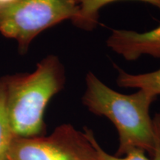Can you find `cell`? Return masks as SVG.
I'll list each match as a JSON object with an SVG mask.
<instances>
[{
	"mask_svg": "<svg viewBox=\"0 0 160 160\" xmlns=\"http://www.w3.org/2000/svg\"><path fill=\"white\" fill-rule=\"evenodd\" d=\"M85 86L83 105L93 114L108 119L118 132L119 147L114 156L122 157L139 149L153 157L155 133L150 108L157 97L142 90L123 94L106 85L91 71L86 74Z\"/></svg>",
	"mask_w": 160,
	"mask_h": 160,
	"instance_id": "cell-1",
	"label": "cell"
},
{
	"mask_svg": "<svg viewBox=\"0 0 160 160\" xmlns=\"http://www.w3.org/2000/svg\"><path fill=\"white\" fill-rule=\"evenodd\" d=\"M1 79L5 85L8 117L15 137L46 135L45 108L66 82L65 69L59 58L49 55L37 63L32 73L7 75Z\"/></svg>",
	"mask_w": 160,
	"mask_h": 160,
	"instance_id": "cell-2",
	"label": "cell"
},
{
	"mask_svg": "<svg viewBox=\"0 0 160 160\" xmlns=\"http://www.w3.org/2000/svg\"><path fill=\"white\" fill-rule=\"evenodd\" d=\"M79 0H17L0 8V33L14 39L20 53L28 51L39 33L77 17Z\"/></svg>",
	"mask_w": 160,
	"mask_h": 160,
	"instance_id": "cell-3",
	"label": "cell"
},
{
	"mask_svg": "<svg viewBox=\"0 0 160 160\" xmlns=\"http://www.w3.org/2000/svg\"><path fill=\"white\" fill-rule=\"evenodd\" d=\"M5 160H99L85 131L71 124L56 128L48 136L14 137Z\"/></svg>",
	"mask_w": 160,
	"mask_h": 160,
	"instance_id": "cell-4",
	"label": "cell"
},
{
	"mask_svg": "<svg viewBox=\"0 0 160 160\" xmlns=\"http://www.w3.org/2000/svg\"><path fill=\"white\" fill-rule=\"evenodd\" d=\"M107 45L124 59L133 61L142 55L160 59V25L151 31L139 33L128 30H112Z\"/></svg>",
	"mask_w": 160,
	"mask_h": 160,
	"instance_id": "cell-5",
	"label": "cell"
},
{
	"mask_svg": "<svg viewBox=\"0 0 160 160\" xmlns=\"http://www.w3.org/2000/svg\"><path fill=\"white\" fill-rule=\"evenodd\" d=\"M119 0H79V11L72 23L77 28L91 31L99 23V11L102 8ZM152 5L160 9V0H137Z\"/></svg>",
	"mask_w": 160,
	"mask_h": 160,
	"instance_id": "cell-6",
	"label": "cell"
},
{
	"mask_svg": "<svg viewBox=\"0 0 160 160\" xmlns=\"http://www.w3.org/2000/svg\"><path fill=\"white\" fill-rule=\"evenodd\" d=\"M117 85L126 88H138L158 97L160 95V69L150 73L131 74L116 66Z\"/></svg>",
	"mask_w": 160,
	"mask_h": 160,
	"instance_id": "cell-7",
	"label": "cell"
},
{
	"mask_svg": "<svg viewBox=\"0 0 160 160\" xmlns=\"http://www.w3.org/2000/svg\"><path fill=\"white\" fill-rule=\"evenodd\" d=\"M153 122L155 133V152L153 157L150 159L146 157L145 152L139 149L132 150L125 156L122 157L110 154L102 148L91 129L85 128L84 131L88 136L94 146L99 160H160V113H157L154 116L153 118Z\"/></svg>",
	"mask_w": 160,
	"mask_h": 160,
	"instance_id": "cell-8",
	"label": "cell"
},
{
	"mask_svg": "<svg viewBox=\"0 0 160 160\" xmlns=\"http://www.w3.org/2000/svg\"><path fill=\"white\" fill-rule=\"evenodd\" d=\"M14 137L6 109L5 85L0 78V160H5L6 153Z\"/></svg>",
	"mask_w": 160,
	"mask_h": 160,
	"instance_id": "cell-9",
	"label": "cell"
},
{
	"mask_svg": "<svg viewBox=\"0 0 160 160\" xmlns=\"http://www.w3.org/2000/svg\"><path fill=\"white\" fill-rule=\"evenodd\" d=\"M17 0H0V8L8 7L17 2Z\"/></svg>",
	"mask_w": 160,
	"mask_h": 160,
	"instance_id": "cell-10",
	"label": "cell"
}]
</instances>
